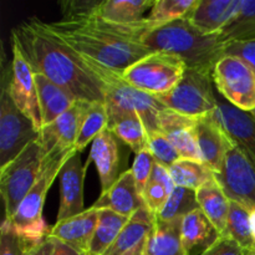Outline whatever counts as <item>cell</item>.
<instances>
[{"label":"cell","instance_id":"36","mask_svg":"<svg viewBox=\"0 0 255 255\" xmlns=\"http://www.w3.org/2000/svg\"><path fill=\"white\" fill-rule=\"evenodd\" d=\"M42 241L26 238L14 231L6 222H2L0 229V255H31Z\"/></svg>","mask_w":255,"mask_h":255},{"label":"cell","instance_id":"26","mask_svg":"<svg viewBox=\"0 0 255 255\" xmlns=\"http://www.w3.org/2000/svg\"><path fill=\"white\" fill-rule=\"evenodd\" d=\"M153 5L154 0H99L94 12L90 15L116 24L131 25L143 21L146 19L144 12L151 10Z\"/></svg>","mask_w":255,"mask_h":255},{"label":"cell","instance_id":"22","mask_svg":"<svg viewBox=\"0 0 255 255\" xmlns=\"http://www.w3.org/2000/svg\"><path fill=\"white\" fill-rule=\"evenodd\" d=\"M34 79L39 97L42 127H45L71 109L77 99L71 92L52 82L44 75L34 74Z\"/></svg>","mask_w":255,"mask_h":255},{"label":"cell","instance_id":"8","mask_svg":"<svg viewBox=\"0 0 255 255\" xmlns=\"http://www.w3.org/2000/svg\"><path fill=\"white\" fill-rule=\"evenodd\" d=\"M156 97L168 110L189 117L206 116L218 107L212 74L188 67L173 90Z\"/></svg>","mask_w":255,"mask_h":255},{"label":"cell","instance_id":"13","mask_svg":"<svg viewBox=\"0 0 255 255\" xmlns=\"http://www.w3.org/2000/svg\"><path fill=\"white\" fill-rule=\"evenodd\" d=\"M90 105L91 102L77 100L59 119L42 127L39 139L44 157L75 151V143Z\"/></svg>","mask_w":255,"mask_h":255},{"label":"cell","instance_id":"27","mask_svg":"<svg viewBox=\"0 0 255 255\" xmlns=\"http://www.w3.org/2000/svg\"><path fill=\"white\" fill-rule=\"evenodd\" d=\"M156 217L148 211L147 207L138 209L133 216L129 218L125 228L117 237L115 243L112 244L104 255H124L132 248L143 242L151 233L153 228Z\"/></svg>","mask_w":255,"mask_h":255},{"label":"cell","instance_id":"18","mask_svg":"<svg viewBox=\"0 0 255 255\" xmlns=\"http://www.w3.org/2000/svg\"><path fill=\"white\" fill-rule=\"evenodd\" d=\"M196 117L184 116L172 110H163L159 114V131L169 139L182 158L202 162L201 153L194 137Z\"/></svg>","mask_w":255,"mask_h":255},{"label":"cell","instance_id":"25","mask_svg":"<svg viewBox=\"0 0 255 255\" xmlns=\"http://www.w3.org/2000/svg\"><path fill=\"white\" fill-rule=\"evenodd\" d=\"M182 219H154L153 228L146 239L143 255H187L182 244Z\"/></svg>","mask_w":255,"mask_h":255},{"label":"cell","instance_id":"39","mask_svg":"<svg viewBox=\"0 0 255 255\" xmlns=\"http://www.w3.org/2000/svg\"><path fill=\"white\" fill-rule=\"evenodd\" d=\"M168 197L169 193L167 192V189L164 188L162 184L157 183V182L154 181H151V179L148 181L143 193H142V198H143L144 204H146L148 211L151 212L154 217L162 211V208H163V206L166 204Z\"/></svg>","mask_w":255,"mask_h":255},{"label":"cell","instance_id":"48","mask_svg":"<svg viewBox=\"0 0 255 255\" xmlns=\"http://www.w3.org/2000/svg\"><path fill=\"white\" fill-rule=\"evenodd\" d=\"M251 114H252V115H253V116L255 117V110H254V111H253V112H251Z\"/></svg>","mask_w":255,"mask_h":255},{"label":"cell","instance_id":"1","mask_svg":"<svg viewBox=\"0 0 255 255\" xmlns=\"http://www.w3.org/2000/svg\"><path fill=\"white\" fill-rule=\"evenodd\" d=\"M11 39L12 47L21 54L34 74L44 75L77 100L106 101V86L86 59L49 34L39 19L31 17L14 27Z\"/></svg>","mask_w":255,"mask_h":255},{"label":"cell","instance_id":"12","mask_svg":"<svg viewBox=\"0 0 255 255\" xmlns=\"http://www.w3.org/2000/svg\"><path fill=\"white\" fill-rule=\"evenodd\" d=\"M216 178L229 199L255 208V169L236 144L227 153Z\"/></svg>","mask_w":255,"mask_h":255},{"label":"cell","instance_id":"14","mask_svg":"<svg viewBox=\"0 0 255 255\" xmlns=\"http://www.w3.org/2000/svg\"><path fill=\"white\" fill-rule=\"evenodd\" d=\"M193 131L202 162L216 174L219 173L227 153L234 147V142L228 136L214 112L206 116L196 117Z\"/></svg>","mask_w":255,"mask_h":255},{"label":"cell","instance_id":"42","mask_svg":"<svg viewBox=\"0 0 255 255\" xmlns=\"http://www.w3.org/2000/svg\"><path fill=\"white\" fill-rule=\"evenodd\" d=\"M149 179H151V181L157 182V183L162 184V186L167 189V192H168L169 194H171L172 192H173V189L176 188V184H174L173 178H172L168 168L164 166H162V164L157 163V162L154 163L153 171H152L151 178Z\"/></svg>","mask_w":255,"mask_h":255},{"label":"cell","instance_id":"46","mask_svg":"<svg viewBox=\"0 0 255 255\" xmlns=\"http://www.w3.org/2000/svg\"><path fill=\"white\" fill-rule=\"evenodd\" d=\"M249 221H251L252 236H253V239L255 242V208L251 209V216H249Z\"/></svg>","mask_w":255,"mask_h":255},{"label":"cell","instance_id":"4","mask_svg":"<svg viewBox=\"0 0 255 255\" xmlns=\"http://www.w3.org/2000/svg\"><path fill=\"white\" fill-rule=\"evenodd\" d=\"M74 152L44 157L41 174L35 186L22 199L14 216L10 219H4L14 231L34 241H42L49 236L50 227L42 217L45 199L54 179L59 176L64 163Z\"/></svg>","mask_w":255,"mask_h":255},{"label":"cell","instance_id":"7","mask_svg":"<svg viewBox=\"0 0 255 255\" xmlns=\"http://www.w3.org/2000/svg\"><path fill=\"white\" fill-rule=\"evenodd\" d=\"M187 66L177 55L154 51L121 72L131 86L152 95L161 96L177 86Z\"/></svg>","mask_w":255,"mask_h":255},{"label":"cell","instance_id":"35","mask_svg":"<svg viewBox=\"0 0 255 255\" xmlns=\"http://www.w3.org/2000/svg\"><path fill=\"white\" fill-rule=\"evenodd\" d=\"M197 209L201 208H199L198 201H197L196 191L176 186L156 218L162 219V221L182 219L187 214L192 213Z\"/></svg>","mask_w":255,"mask_h":255},{"label":"cell","instance_id":"44","mask_svg":"<svg viewBox=\"0 0 255 255\" xmlns=\"http://www.w3.org/2000/svg\"><path fill=\"white\" fill-rule=\"evenodd\" d=\"M52 249H54V239L46 237V238L35 248V251L32 252L31 255H51Z\"/></svg>","mask_w":255,"mask_h":255},{"label":"cell","instance_id":"2","mask_svg":"<svg viewBox=\"0 0 255 255\" xmlns=\"http://www.w3.org/2000/svg\"><path fill=\"white\" fill-rule=\"evenodd\" d=\"M40 21L49 34L77 54L121 72L154 52L142 42L148 32L146 19L131 25L107 21L96 15Z\"/></svg>","mask_w":255,"mask_h":255},{"label":"cell","instance_id":"20","mask_svg":"<svg viewBox=\"0 0 255 255\" xmlns=\"http://www.w3.org/2000/svg\"><path fill=\"white\" fill-rule=\"evenodd\" d=\"M241 5L242 0H198L186 17L203 34H221Z\"/></svg>","mask_w":255,"mask_h":255},{"label":"cell","instance_id":"21","mask_svg":"<svg viewBox=\"0 0 255 255\" xmlns=\"http://www.w3.org/2000/svg\"><path fill=\"white\" fill-rule=\"evenodd\" d=\"M90 162H94L101 182L102 193L109 191L112 184L119 178V146L115 134L109 129H105L94 139L91 152L89 156Z\"/></svg>","mask_w":255,"mask_h":255},{"label":"cell","instance_id":"33","mask_svg":"<svg viewBox=\"0 0 255 255\" xmlns=\"http://www.w3.org/2000/svg\"><path fill=\"white\" fill-rule=\"evenodd\" d=\"M249 216L251 208L231 199L226 236L233 238L247 251H255V242L252 236Z\"/></svg>","mask_w":255,"mask_h":255},{"label":"cell","instance_id":"34","mask_svg":"<svg viewBox=\"0 0 255 255\" xmlns=\"http://www.w3.org/2000/svg\"><path fill=\"white\" fill-rule=\"evenodd\" d=\"M107 126H109V114H107L106 104L91 102L89 111L82 121L79 137L75 143V151L81 153L90 142H94V139L100 133L107 129Z\"/></svg>","mask_w":255,"mask_h":255},{"label":"cell","instance_id":"19","mask_svg":"<svg viewBox=\"0 0 255 255\" xmlns=\"http://www.w3.org/2000/svg\"><path fill=\"white\" fill-rule=\"evenodd\" d=\"M92 207L97 209H110L128 218H131L138 209L146 207L141 193L137 189L131 169L120 174L111 188L101 193Z\"/></svg>","mask_w":255,"mask_h":255},{"label":"cell","instance_id":"30","mask_svg":"<svg viewBox=\"0 0 255 255\" xmlns=\"http://www.w3.org/2000/svg\"><path fill=\"white\" fill-rule=\"evenodd\" d=\"M176 186L184 188L197 189L201 188L208 182L216 179V173L203 162L193 161V159L181 158L173 166L168 168Z\"/></svg>","mask_w":255,"mask_h":255},{"label":"cell","instance_id":"43","mask_svg":"<svg viewBox=\"0 0 255 255\" xmlns=\"http://www.w3.org/2000/svg\"><path fill=\"white\" fill-rule=\"evenodd\" d=\"M51 255H82L79 252L75 251L74 248H71L67 244L62 243L60 241H55L54 239V249H52Z\"/></svg>","mask_w":255,"mask_h":255},{"label":"cell","instance_id":"29","mask_svg":"<svg viewBox=\"0 0 255 255\" xmlns=\"http://www.w3.org/2000/svg\"><path fill=\"white\" fill-rule=\"evenodd\" d=\"M128 221V217L121 216L114 211L100 209L99 222L90 244L89 255H104L106 253Z\"/></svg>","mask_w":255,"mask_h":255},{"label":"cell","instance_id":"10","mask_svg":"<svg viewBox=\"0 0 255 255\" xmlns=\"http://www.w3.org/2000/svg\"><path fill=\"white\" fill-rule=\"evenodd\" d=\"M40 138V131L34 122L25 116L9 90L1 84L0 95V168L16 158L30 143Z\"/></svg>","mask_w":255,"mask_h":255},{"label":"cell","instance_id":"15","mask_svg":"<svg viewBox=\"0 0 255 255\" xmlns=\"http://www.w3.org/2000/svg\"><path fill=\"white\" fill-rule=\"evenodd\" d=\"M90 159L84 166L81 153L75 151L62 166L59 174L60 206L56 222L72 218L86 211L84 204V183Z\"/></svg>","mask_w":255,"mask_h":255},{"label":"cell","instance_id":"41","mask_svg":"<svg viewBox=\"0 0 255 255\" xmlns=\"http://www.w3.org/2000/svg\"><path fill=\"white\" fill-rule=\"evenodd\" d=\"M226 55H234V56L241 57L255 70V40L229 44L226 49Z\"/></svg>","mask_w":255,"mask_h":255},{"label":"cell","instance_id":"31","mask_svg":"<svg viewBox=\"0 0 255 255\" xmlns=\"http://www.w3.org/2000/svg\"><path fill=\"white\" fill-rule=\"evenodd\" d=\"M221 36L227 45L255 40V0H242L238 14L222 30Z\"/></svg>","mask_w":255,"mask_h":255},{"label":"cell","instance_id":"37","mask_svg":"<svg viewBox=\"0 0 255 255\" xmlns=\"http://www.w3.org/2000/svg\"><path fill=\"white\" fill-rule=\"evenodd\" d=\"M147 139H148V149L151 151L157 163L169 168L182 158L173 144L161 131L147 133Z\"/></svg>","mask_w":255,"mask_h":255},{"label":"cell","instance_id":"17","mask_svg":"<svg viewBox=\"0 0 255 255\" xmlns=\"http://www.w3.org/2000/svg\"><path fill=\"white\" fill-rule=\"evenodd\" d=\"M100 209L90 207L79 216L56 222L50 228L49 238L67 244L82 255H89L90 244L99 222Z\"/></svg>","mask_w":255,"mask_h":255},{"label":"cell","instance_id":"28","mask_svg":"<svg viewBox=\"0 0 255 255\" xmlns=\"http://www.w3.org/2000/svg\"><path fill=\"white\" fill-rule=\"evenodd\" d=\"M181 236L187 255L191 254L196 247H204V249H207L219 237L201 209H197L182 218Z\"/></svg>","mask_w":255,"mask_h":255},{"label":"cell","instance_id":"24","mask_svg":"<svg viewBox=\"0 0 255 255\" xmlns=\"http://www.w3.org/2000/svg\"><path fill=\"white\" fill-rule=\"evenodd\" d=\"M196 193L199 208L209 219L218 236H226L231 199L217 178L197 189Z\"/></svg>","mask_w":255,"mask_h":255},{"label":"cell","instance_id":"5","mask_svg":"<svg viewBox=\"0 0 255 255\" xmlns=\"http://www.w3.org/2000/svg\"><path fill=\"white\" fill-rule=\"evenodd\" d=\"M85 59L106 86V106L138 114L146 126L147 133L159 131V114L167 107L156 96L131 86L125 81L119 70L107 67L87 57Z\"/></svg>","mask_w":255,"mask_h":255},{"label":"cell","instance_id":"47","mask_svg":"<svg viewBox=\"0 0 255 255\" xmlns=\"http://www.w3.org/2000/svg\"><path fill=\"white\" fill-rule=\"evenodd\" d=\"M248 255H255V251H251V252H249Z\"/></svg>","mask_w":255,"mask_h":255},{"label":"cell","instance_id":"11","mask_svg":"<svg viewBox=\"0 0 255 255\" xmlns=\"http://www.w3.org/2000/svg\"><path fill=\"white\" fill-rule=\"evenodd\" d=\"M2 85L9 90L17 109L34 122L37 131H41L42 121L34 72L15 47H12L11 65L2 74Z\"/></svg>","mask_w":255,"mask_h":255},{"label":"cell","instance_id":"45","mask_svg":"<svg viewBox=\"0 0 255 255\" xmlns=\"http://www.w3.org/2000/svg\"><path fill=\"white\" fill-rule=\"evenodd\" d=\"M146 239H144L143 242H141V243H139V244H137V246L134 247V248H132L131 251H128V252H127V253H125L124 255H143L144 246H146Z\"/></svg>","mask_w":255,"mask_h":255},{"label":"cell","instance_id":"6","mask_svg":"<svg viewBox=\"0 0 255 255\" xmlns=\"http://www.w3.org/2000/svg\"><path fill=\"white\" fill-rule=\"evenodd\" d=\"M40 139L30 143L9 164L0 168V193L5 207V218L10 219L19 208L22 199L35 186L42 169Z\"/></svg>","mask_w":255,"mask_h":255},{"label":"cell","instance_id":"9","mask_svg":"<svg viewBox=\"0 0 255 255\" xmlns=\"http://www.w3.org/2000/svg\"><path fill=\"white\" fill-rule=\"evenodd\" d=\"M217 92L244 112L255 110V70L234 55H224L212 72Z\"/></svg>","mask_w":255,"mask_h":255},{"label":"cell","instance_id":"23","mask_svg":"<svg viewBox=\"0 0 255 255\" xmlns=\"http://www.w3.org/2000/svg\"><path fill=\"white\" fill-rule=\"evenodd\" d=\"M106 107L109 114L107 129L111 131L115 137L122 139L136 154L148 148L147 129L138 114L115 107Z\"/></svg>","mask_w":255,"mask_h":255},{"label":"cell","instance_id":"40","mask_svg":"<svg viewBox=\"0 0 255 255\" xmlns=\"http://www.w3.org/2000/svg\"><path fill=\"white\" fill-rule=\"evenodd\" d=\"M249 252L229 236H221L199 255H248Z\"/></svg>","mask_w":255,"mask_h":255},{"label":"cell","instance_id":"3","mask_svg":"<svg viewBox=\"0 0 255 255\" xmlns=\"http://www.w3.org/2000/svg\"><path fill=\"white\" fill-rule=\"evenodd\" d=\"M142 42L152 51L177 55L188 69L209 74L226 55L228 46L223 42L221 34H203L187 17L146 32Z\"/></svg>","mask_w":255,"mask_h":255},{"label":"cell","instance_id":"32","mask_svg":"<svg viewBox=\"0 0 255 255\" xmlns=\"http://www.w3.org/2000/svg\"><path fill=\"white\" fill-rule=\"evenodd\" d=\"M198 0H157L146 16L148 31L186 17L187 14L197 5Z\"/></svg>","mask_w":255,"mask_h":255},{"label":"cell","instance_id":"38","mask_svg":"<svg viewBox=\"0 0 255 255\" xmlns=\"http://www.w3.org/2000/svg\"><path fill=\"white\" fill-rule=\"evenodd\" d=\"M154 163H156V159L152 156L151 151L148 148L141 151L134 157L131 171L132 174H133L134 182H136L137 189L141 193V196L143 193L144 188H146L147 183H148L149 178H151Z\"/></svg>","mask_w":255,"mask_h":255},{"label":"cell","instance_id":"16","mask_svg":"<svg viewBox=\"0 0 255 255\" xmlns=\"http://www.w3.org/2000/svg\"><path fill=\"white\" fill-rule=\"evenodd\" d=\"M218 99V107L214 115L237 147L248 158L255 169V117Z\"/></svg>","mask_w":255,"mask_h":255}]
</instances>
